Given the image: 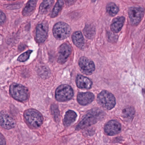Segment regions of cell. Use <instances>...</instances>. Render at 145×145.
Listing matches in <instances>:
<instances>
[{"instance_id": "obj_1", "label": "cell", "mask_w": 145, "mask_h": 145, "mask_svg": "<svg viewBox=\"0 0 145 145\" xmlns=\"http://www.w3.org/2000/svg\"><path fill=\"white\" fill-rule=\"evenodd\" d=\"M104 116V113L98 108L92 109L89 111L83 118L81 121L76 127V129L79 130L88 127L96 123L101 120Z\"/></svg>"}, {"instance_id": "obj_2", "label": "cell", "mask_w": 145, "mask_h": 145, "mask_svg": "<svg viewBox=\"0 0 145 145\" xmlns=\"http://www.w3.org/2000/svg\"><path fill=\"white\" fill-rule=\"evenodd\" d=\"M24 118L28 125L33 128H37L43 123V118L42 114L37 110L30 109L24 113Z\"/></svg>"}, {"instance_id": "obj_3", "label": "cell", "mask_w": 145, "mask_h": 145, "mask_svg": "<svg viewBox=\"0 0 145 145\" xmlns=\"http://www.w3.org/2000/svg\"><path fill=\"white\" fill-rule=\"evenodd\" d=\"M9 92L14 99L21 102L27 100L29 95L28 89L18 84H12L10 86Z\"/></svg>"}, {"instance_id": "obj_4", "label": "cell", "mask_w": 145, "mask_h": 145, "mask_svg": "<svg viewBox=\"0 0 145 145\" xmlns=\"http://www.w3.org/2000/svg\"><path fill=\"white\" fill-rule=\"evenodd\" d=\"M99 105L106 110H111L116 105V99L113 94L106 90L101 91L97 97Z\"/></svg>"}, {"instance_id": "obj_5", "label": "cell", "mask_w": 145, "mask_h": 145, "mask_svg": "<svg viewBox=\"0 0 145 145\" xmlns=\"http://www.w3.org/2000/svg\"><path fill=\"white\" fill-rule=\"evenodd\" d=\"M71 32L70 26L66 23L60 22L57 23L54 26L53 33L54 37L57 40H62L69 37Z\"/></svg>"}, {"instance_id": "obj_6", "label": "cell", "mask_w": 145, "mask_h": 145, "mask_svg": "<svg viewBox=\"0 0 145 145\" xmlns=\"http://www.w3.org/2000/svg\"><path fill=\"white\" fill-rule=\"evenodd\" d=\"M73 96V89L67 84H63L58 87L55 92V98L59 101L64 102L71 99Z\"/></svg>"}, {"instance_id": "obj_7", "label": "cell", "mask_w": 145, "mask_h": 145, "mask_svg": "<svg viewBox=\"0 0 145 145\" xmlns=\"http://www.w3.org/2000/svg\"><path fill=\"white\" fill-rule=\"evenodd\" d=\"M145 9L141 7H132L128 11L129 17L130 24L135 26L139 24L144 17Z\"/></svg>"}, {"instance_id": "obj_8", "label": "cell", "mask_w": 145, "mask_h": 145, "mask_svg": "<svg viewBox=\"0 0 145 145\" xmlns=\"http://www.w3.org/2000/svg\"><path fill=\"white\" fill-rule=\"evenodd\" d=\"M72 52V48L69 43L66 42L62 44L57 51V62L63 64L67 61Z\"/></svg>"}, {"instance_id": "obj_9", "label": "cell", "mask_w": 145, "mask_h": 145, "mask_svg": "<svg viewBox=\"0 0 145 145\" xmlns=\"http://www.w3.org/2000/svg\"><path fill=\"white\" fill-rule=\"evenodd\" d=\"M48 31L47 22L43 21L40 23L36 27V40L39 43H43L46 40Z\"/></svg>"}, {"instance_id": "obj_10", "label": "cell", "mask_w": 145, "mask_h": 145, "mask_svg": "<svg viewBox=\"0 0 145 145\" xmlns=\"http://www.w3.org/2000/svg\"><path fill=\"white\" fill-rule=\"evenodd\" d=\"M78 64L82 72L86 75H91L95 69L93 62L85 57L80 58Z\"/></svg>"}, {"instance_id": "obj_11", "label": "cell", "mask_w": 145, "mask_h": 145, "mask_svg": "<svg viewBox=\"0 0 145 145\" xmlns=\"http://www.w3.org/2000/svg\"><path fill=\"white\" fill-rule=\"evenodd\" d=\"M0 125L4 129H12L15 127V120L8 113L5 111L0 112Z\"/></svg>"}, {"instance_id": "obj_12", "label": "cell", "mask_w": 145, "mask_h": 145, "mask_svg": "<svg viewBox=\"0 0 145 145\" xmlns=\"http://www.w3.org/2000/svg\"><path fill=\"white\" fill-rule=\"evenodd\" d=\"M121 129V124L116 120H111L105 124L104 128L105 133L109 136L118 134Z\"/></svg>"}, {"instance_id": "obj_13", "label": "cell", "mask_w": 145, "mask_h": 145, "mask_svg": "<svg viewBox=\"0 0 145 145\" xmlns=\"http://www.w3.org/2000/svg\"><path fill=\"white\" fill-rule=\"evenodd\" d=\"M93 94L90 92L79 93L78 94L77 101L81 105H86L91 103L94 99Z\"/></svg>"}, {"instance_id": "obj_14", "label": "cell", "mask_w": 145, "mask_h": 145, "mask_svg": "<svg viewBox=\"0 0 145 145\" xmlns=\"http://www.w3.org/2000/svg\"><path fill=\"white\" fill-rule=\"evenodd\" d=\"M77 86L80 89H89L92 87V82L90 79L81 75H78L76 79Z\"/></svg>"}, {"instance_id": "obj_15", "label": "cell", "mask_w": 145, "mask_h": 145, "mask_svg": "<svg viewBox=\"0 0 145 145\" xmlns=\"http://www.w3.org/2000/svg\"><path fill=\"white\" fill-rule=\"evenodd\" d=\"M125 20V18L123 16L118 17L114 18L110 25L112 31L115 33L119 32L121 30Z\"/></svg>"}, {"instance_id": "obj_16", "label": "cell", "mask_w": 145, "mask_h": 145, "mask_svg": "<svg viewBox=\"0 0 145 145\" xmlns=\"http://www.w3.org/2000/svg\"><path fill=\"white\" fill-rule=\"evenodd\" d=\"M72 40L74 45L80 49L84 46V40L82 34L79 31H76L72 34Z\"/></svg>"}, {"instance_id": "obj_17", "label": "cell", "mask_w": 145, "mask_h": 145, "mask_svg": "<svg viewBox=\"0 0 145 145\" xmlns=\"http://www.w3.org/2000/svg\"><path fill=\"white\" fill-rule=\"evenodd\" d=\"M38 0H29L23 11V14L25 17L32 14L35 9Z\"/></svg>"}, {"instance_id": "obj_18", "label": "cell", "mask_w": 145, "mask_h": 145, "mask_svg": "<svg viewBox=\"0 0 145 145\" xmlns=\"http://www.w3.org/2000/svg\"><path fill=\"white\" fill-rule=\"evenodd\" d=\"M77 114L71 110L68 111L65 113L63 120V124L66 127H69L75 121L77 118Z\"/></svg>"}, {"instance_id": "obj_19", "label": "cell", "mask_w": 145, "mask_h": 145, "mask_svg": "<svg viewBox=\"0 0 145 145\" xmlns=\"http://www.w3.org/2000/svg\"><path fill=\"white\" fill-rule=\"evenodd\" d=\"M54 0H44L40 5L39 13L41 14H46L54 3Z\"/></svg>"}, {"instance_id": "obj_20", "label": "cell", "mask_w": 145, "mask_h": 145, "mask_svg": "<svg viewBox=\"0 0 145 145\" xmlns=\"http://www.w3.org/2000/svg\"><path fill=\"white\" fill-rule=\"evenodd\" d=\"M83 33L85 37L88 39H93L95 33L94 26L92 24H86L84 29Z\"/></svg>"}, {"instance_id": "obj_21", "label": "cell", "mask_w": 145, "mask_h": 145, "mask_svg": "<svg viewBox=\"0 0 145 145\" xmlns=\"http://www.w3.org/2000/svg\"><path fill=\"white\" fill-rule=\"evenodd\" d=\"M106 12L110 16L114 17L119 12L118 7L114 3H110L107 4L106 7Z\"/></svg>"}, {"instance_id": "obj_22", "label": "cell", "mask_w": 145, "mask_h": 145, "mask_svg": "<svg viewBox=\"0 0 145 145\" xmlns=\"http://www.w3.org/2000/svg\"><path fill=\"white\" fill-rule=\"evenodd\" d=\"M64 3L63 0H58L56 5H55L53 9V11L51 14V18H55L59 15L63 7Z\"/></svg>"}, {"instance_id": "obj_23", "label": "cell", "mask_w": 145, "mask_h": 145, "mask_svg": "<svg viewBox=\"0 0 145 145\" xmlns=\"http://www.w3.org/2000/svg\"><path fill=\"white\" fill-rule=\"evenodd\" d=\"M135 114V110L134 108L130 106L126 107L122 111V116L125 119H132Z\"/></svg>"}, {"instance_id": "obj_24", "label": "cell", "mask_w": 145, "mask_h": 145, "mask_svg": "<svg viewBox=\"0 0 145 145\" xmlns=\"http://www.w3.org/2000/svg\"><path fill=\"white\" fill-rule=\"evenodd\" d=\"M51 111L54 120L56 121H57L59 119V112L57 105H52Z\"/></svg>"}, {"instance_id": "obj_25", "label": "cell", "mask_w": 145, "mask_h": 145, "mask_svg": "<svg viewBox=\"0 0 145 145\" xmlns=\"http://www.w3.org/2000/svg\"><path fill=\"white\" fill-rule=\"evenodd\" d=\"M32 52V51L31 50H29L24 53L22 54L18 57V61L20 62H25L29 59Z\"/></svg>"}, {"instance_id": "obj_26", "label": "cell", "mask_w": 145, "mask_h": 145, "mask_svg": "<svg viewBox=\"0 0 145 145\" xmlns=\"http://www.w3.org/2000/svg\"><path fill=\"white\" fill-rule=\"evenodd\" d=\"M6 16L5 14L0 10V25L2 24L6 21Z\"/></svg>"}, {"instance_id": "obj_27", "label": "cell", "mask_w": 145, "mask_h": 145, "mask_svg": "<svg viewBox=\"0 0 145 145\" xmlns=\"http://www.w3.org/2000/svg\"><path fill=\"white\" fill-rule=\"evenodd\" d=\"M0 145H6V141L4 136L0 133Z\"/></svg>"}, {"instance_id": "obj_28", "label": "cell", "mask_w": 145, "mask_h": 145, "mask_svg": "<svg viewBox=\"0 0 145 145\" xmlns=\"http://www.w3.org/2000/svg\"><path fill=\"white\" fill-rule=\"evenodd\" d=\"M66 5L68 6H71L76 2V0H65Z\"/></svg>"}, {"instance_id": "obj_29", "label": "cell", "mask_w": 145, "mask_h": 145, "mask_svg": "<svg viewBox=\"0 0 145 145\" xmlns=\"http://www.w3.org/2000/svg\"><path fill=\"white\" fill-rule=\"evenodd\" d=\"M96 0H92V1L93 2H95Z\"/></svg>"}, {"instance_id": "obj_30", "label": "cell", "mask_w": 145, "mask_h": 145, "mask_svg": "<svg viewBox=\"0 0 145 145\" xmlns=\"http://www.w3.org/2000/svg\"><path fill=\"white\" fill-rule=\"evenodd\" d=\"M8 1H14V0H8Z\"/></svg>"}, {"instance_id": "obj_31", "label": "cell", "mask_w": 145, "mask_h": 145, "mask_svg": "<svg viewBox=\"0 0 145 145\" xmlns=\"http://www.w3.org/2000/svg\"></svg>"}, {"instance_id": "obj_32", "label": "cell", "mask_w": 145, "mask_h": 145, "mask_svg": "<svg viewBox=\"0 0 145 145\" xmlns=\"http://www.w3.org/2000/svg\"></svg>"}]
</instances>
